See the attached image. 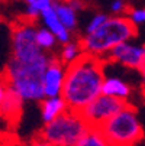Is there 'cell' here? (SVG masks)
<instances>
[{
  "instance_id": "3957f363",
  "label": "cell",
  "mask_w": 145,
  "mask_h": 146,
  "mask_svg": "<svg viewBox=\"0 0 145 146\" xmlns=\"http://www.w3.org/2000/svg\"><path fill=\"white\" fill-rule=\"evenodd\" d=\"M136 35L138 28L126 16H108V19L96 31L83 36L80 44L86 54L105 58L115 45L135 39Z\"/></svg>"
},
{
  "instance_id": "8992f818",
  "label": "cell",
  "mask_w": 145,
  "mask_h": 146,
  "mask_svg": "<svg viewBox=\"0 0 145 146\" xmlns=\"http://www.w3.org/2000/svg\"><path fill=\"white\" fill-rule=\"evenodd\" d=\"M35 25L31 20H19L12 28V58L17 61H29L39 56L44 51L39 49L35 40Z\"/></svg>"
},
{
  "instance_id": "7402d4cb",
  "label": "cell",
  "mask_w": 145,
  "mask_h": 146,
  "mask_svg": "<svg viewBox=\"0 0 145 146\" xmlns=\"http://www.w3.org/2000/svg\"><path fill=\"white\" fill-rule=\"evenodd\" d=\"M7 91H9V88H7V84H6V80H5L3 74H0V104L5 100Z\"/></svg>"
},
{
  "instance_id": "5b68a950",
  "label": "cell",
  "mask_w": 145,
  "mask_h": 146,
  "mask_svg": "<svg viewBox=\"0 0 145 146\" xmlns=\"http://www.w3.org/2000/svg\"><path fill=\"white\" fill-rule=\"evenodd\" d=\"M87 127V123L78 111L67 109L51 121L44 123V127L38 132V136L52 146H74Z\"/></svg>"
},
{
  "instance_id": "ffe728a7",
  "label": "cell",
  "mask_w": 145,
  "mask_h": 146,
  "mask_svg": "<svg viewBox=\"0 0 145 146\" xmlns=\"http://www.w3.org/2000/svg\"><path fill=\"white\" fill-rule=\"evenodd\" d=\"M129 5L125 2V0H115L110 6V10L115 16H126L128 10H129Z\"/></svg>"
},
{
  "instance_id": "5bb4252c",
  "label": "cell",
  "mask_w": 145,
  "mask_h": 146,
  "mask_svg": "<svg viewBox=\"0 0 145 146\" xmlns=\"http://www.w3.org/2000/svg\"><path fill=\"white\" fill-rule=\"evenodd\" d=\"M52 9L58 17V20L67 28L71 33L77 29V12L70 7L64 0H52Z\"/></svg>"
},
{
  "instance_id": "603a6c76",
  "label": "cell",
  "mask_w": 145,
  "mask_h": 146,
  "mask_svg": "<svg viewBox=\"0 0 145 146\" xmlns=\"http://www.w3.org/2000/svg\"><path fill=\"white\" fill-rule=\"evenodd\" d=\"M64 2H65L70 7H73L76 12H78V10H81V9H84V5H86L84 0H64Z\"/></svg>"
},
{
  "instance_id": "8fae6325",
  "label": "cell",
  "mask_w": 145,
  "mask_h": 146,
  "mask_svg": "<svg viewBox=\"0 0 145 146\" xmlns=\"http://www.w3.org/2000/svg\"><path fill=\"white\" fill-rule=\"evenodd\" d=\"M100 94L110 96V97H115L118 100L128 103L132 96V87L126 81H123L118 77H105V80L102 82Z\"/></svg>"
},
{
  "instance_id": "6da1fadb",
  "label": "cell",
  "mask_w": 145,
  "mask_h": 146,
  "mask_svg": "<svg viewBox=\"0 0 145 146\" xmlns=\"http://www.w3.org/2000/svg\"><path fill=\"white\" fill-rule=\"evenodd\" d=\"M105 59L83 52L76 61L65 65L61 97L68 110L80 111L100 94L105 80Z\"/></svg>"
},
{
  "instance_id": "ba28073f",
  "label": "cell",
  "mask_w": 145,
  "mask_h": 146,
  "mask_svg": "<svg viewBox=\"0 0 145 146\" xmlns=\"http://www.w3.org/2000/svg\"><path fill=\"white\" fill-rule=\"evenodd\" d=\"M106 62H118V64L139 71L141 74H144L145 70V48L144 45L135 44L131 40H125L120 42L118 45H115L106 55H105Z\"/></svg>"
},
{
  "instance_id": "2e32d148",
  "label": "cell",
  "mask_w": 145,
  "mask_h": 146,
  "mask_svg": "<svg viewBox=\"0 0 145 146\" xmlns=\"http://www.w3.org/2000/svg\"><path fill=\"white\" fill-rule=\"evenodd\" d=\"M83 52V48H81V44L80 40H68V42L63 44V48L59 51V55H58V59L63 62L64 65H68L71 64L73 61H76Z\"/></svg>"
},
{
  "instance_id": "9c48e42d",
  "label": "cell",
  "mask_w": 145,
  "mask_h": 146,
  "mask_svg": "<svg viewBox=\"0 0 145 146\" xmlns=\"http://www.w3.org/2000/svg\"><path fill=\"white\" fill-rule=\"evenodd\" d=\"M64 75H65V65L58 59L57 55H52L42 74L44 97L61 96V90H63V84H64Z\"/></svg>"
},
{
  "instance_id": "ac0fdd59",
  "label": "cell",
  "mask_w": 145,
  "mask_h": 146,
  "mask_svg": "<svg viewBox=\"0 0 145 146\" xmlns=\"http://www.w3.org/2000/svg\"><path fill=\"white\" fill-rule=\"evenodd\" d=\"M52 5V0H33L32 3H28L26 7V20H31V22H35V20L39 17V13L44 9H47L48 6Z\"/></svg>"
},
{
  "instance_id": "d6986e66",
  "label": "cell",
  "mask_w": 145,
  "mask_h": 146,
  "mask_svg": "<svg viewBox=\"0 0 145 146\" xmlns=\"http://www.w3.org/2000/svg\"><path fill=\"white\" fill-rule=\"evenodd\" d=\"M126 17L138 28L139 25L145 22V10L144 9H129L126 13Z\"/></svg>"
},
{
  "instance_id": "e0dca14e",
  "label": "cell",
  "mask_w": 145,
  "mask_h": 146,
  "mask_svg": "<svg viewBox=\"0 0 145 146\" xmlns=\"http://www.w3.org/2000/svg\"><path fill=\"white\" fill-rule=\"evenodd\" d=\"M35 40H36V45L39 46V49H42L45 52H52V49L58 44L54 33L48 31L47 28H39L35 31Z\"/></svg>"
},
{
  "instance_id": "d4e9b609",
  "label": "cell",
  "mask_w": 145,
  "mask_h": 146,
  "mask_svg": "<svg viewBox=\"0 0 145 146\" xmlns=\"http://www.w3.org/2000/svg\"><path fill=\"white\" fill-rule=\"evenodd\" d=\"M6 2V0H0V3H5Z\"/></svg>"
},
{
  "instance_id": "9a60e30c",
  "label": "cell",
  "mask_w": 145,
  "mask_h": 146,
  "mask_svg": "<svg viewBox=\"0 0 145 146\" xmlns=\"http://www.w3.org/2000/svg\"><path fill=\"white\" fill-rule=\"evenodd\" d=\"M74 146H109V143H108L106 137L103 136L100 127L89 126L86 129V132L74 143Z\"/></svg>"
},
{
  "instance_id": "30bf717a",
  "label": "cell",
  "mask_w": 145,
  "mask_h": 146,
  "mask_svg": "<svg viewBox=\"0 0 145 146\" xmlns=\"http://www.w3.org/2000/svg\"><path fill=\"white\" fill-rule=\"evenodd\" d=\"M39 17H41V22H42L44 28H47L48 31H51L54 33L58 44L63 45V44H65V42H68V40L73 39L71 38V32L67 28H64V25L58 20L52 6H48L47 9H44L42 12L39 13Z\"/></svg>"
},
{
  "instance_id": "44dd1931",
  "label": "cell",
  "mask_w": 145,
  "mask_h": 146,
  "mask_svg": "<svg viewBox=\"0 0 145 146\" xmlns=\"http://www.w3.org/2000/svg\"><path fill=\"white\" fill-rule=\"evenodd\" d=\"M108 19V15H105V13H96L93 17H92V20L87 23V26H86V33H90V32H93V31H96L105 20Z\"/></svg>"
},
{
  "instance_id": "52a82bcc",
  "label": "cell",
  "mask_w": 145,
  "mask_h": 146,
  "mask_svg": "<svg viewBox=\"0 0 145 146\" xmlns=\"http://www.w3.org/2000/svg\"><path fill=\"white\" fill-rule=\"evenodd\" d=\"M125 104H126L125 101L118 100L115 97L99 94L96 98H93L87 104V106L83 107L78 113L83 117V120L87 123V126L100 127L103 123L108 119H110L115 113H118Z\"/></svg>"
},
{
  "instance_id": "7a4b0ae2",
  "label": "cell",
  "mask_w": 145,
  "mask_h": 146,
  "mask_svg": "<svg viewBox=\"0 0 145 146\" xmlns=\"http://www.w3.org/2000/svg\"><path fill=\"white\" fill-rule=\"evenodd\" d=\"M52 52H42L29 61L10 58L3 71L7 88L23 101H41L44 98L42 74L49 62Z\"/></svg>"
},
{
  "instance_id": "7c38bea8",
  "label": "cell",
  "mask_w": 145,
  "mask_h": 146,
  "mask_svg": "<svg viewBox=\"0 0 145 146\" xmlns=\"http://www.w3.org/2000/svg\"><path fill=\"white\" fill-rule=\"evenodd\" d=\"M67 104L64 101V98L61 96H55V97H44L39 101V110H41V119L44 123L51 121L52 119H55L57 116H59L61 113H64L67 110Z\"/></svg>"
},
{
  "instance_id": "cb8c5ba5",
  "label": "cell",
  "mask_w": 145,
  "mask_h": 146,
  "mask_svg": "<svg viewBox=\"0 0 145 146\" xmlns=\"http://www.w3.org/2000/svg\"><path fill=\"white\" fill-rule=\"evenodd\" d=\"M29 146H52L51 143H48L47 140H44L42 137H39L38 135L32 139V142H31V145Z\"/></svg>"
},
{
  "instance_id": "4fadbf2b",
  "label": "cell",
  "mask_w": 145,
  "mask_h": 146,
  "mask_svg": "<svg viewBox=\"0 0 145 146\" xmlns=\"http://www.w3.org/2000/svg\"><path fill=\"white\" fill-rule=\"evenodd\" d=\"M23 100L17 97L15 93H12L10 90L7 91L5 100L0 104V117H3L6 120H13L16 121L20 114H22V106H23Z\"/></svg>"
},
{
  "instance_id": "277c9868",
  "label": "cell",
  "mask_w": 145,
  "mask_h": 146,
  "mask_svg": "<svg viewBox=\"0 0 145 146\" xmlns=\"http://www.w3.org/2000/svg\"><path fill=\"white\" fill-rule=\"evenodd\" d=\"M109 146H135L144 137V127L138 117V110L126 103L118 113L100 126Z\"/></svg>"
},
{
  "instance_id": "484cf974",
  "label": "cell",
  "mask_w": 145,
  "mask_h": 146,
  "mask_svg": "<svg viewBox=\"0 0 145 146\" xmlns=\"http://www.w3.org/2000/svg\"><path fill=\"white\" fill-rule=\"evenodd\" d=\"M0 20H2V16H0Z\"/></svg>"
}]
</instances>
